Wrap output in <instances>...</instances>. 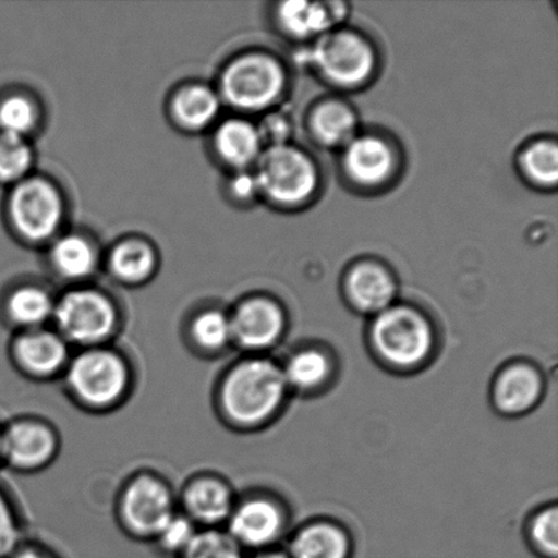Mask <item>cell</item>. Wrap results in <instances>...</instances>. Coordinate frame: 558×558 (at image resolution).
Wrapping results in <instances>:
<instances>
[{"instance_id":"cell-27","label":"cell","mask_w":558,"mask_h":558,"mask_svg":"<svg viewBox=\"0 0 558 558\" xmlns=\"http://www.w3.org/2000/svg\"><path fill=\"white\" fill-rule=\"evenodd\" d=\"M32 150L22 136L0 133V182L20 180L29 171Z\"/></svg>"},{"instance_id":"cell-10","label":"cell","mask_w":558,"mask_h":558,"mask_svg":"<svg viewBox=\"0 0 558 558\" xmlns=\"http://www.w3.org/2000/svg\"><path fill=\"white\" fill-rule=\"evenodd\" d=\"M283 526L284 513L275 501L253 499L245 501L231 513L229 537L239 546L266 548L276 543Z\"/></svg>"},{"instance_id":"cell-4","label":"cell","mask_w":558,"mask_h":558,"mask_svg":"<svg viewBox=\"0 0 558 558\" xmlns=\"http://www.w3.org/2000/svg\"><path fill=\"white\" fill-rule=\"evenodd\" d=\"M283 87V73L275 60L248 54L233 62L222 76V93L233 107L258 111L270 106Z\"/></svg>"},{"instance_id":"cell-20","label":"cell","mask_w":558,"mask_h":558,"mask_svg":"<svg viewBox=\"0 0 558 558\" xmlns=\"http://www.w3.org/2000/svg\"><path fill=\"white\" fill-rule=\"evenodd\" d=\"M185 507L196 521L215 524L232 513L231 492L216 480H199L185 492Z\"/></svg>"},{"instance_id":"cell-17","label":"cell","mask_w":558,"mask_h":558,"mask_svg":"<svg viewBox=\"0 0 558 558\" xmlns=\"http://www.w3.org/2000/svg\"><path fill=\"white\" fill-rule=\"evenodd\" d=\"M15 355L26 371L48 375L64 364L68 349L57 333L32 331L16 341Z\"/></svg>"},{"instance_id":"cell-35","label":"cell","mask_w":558,"mask_h":558,"mask_svg":"<svg viewBox=\"0 0 558 558\" xmlns=\"http://www.w3.org/2000/svg\"><path fill=\"white\" fill-rule=\"evenodd\" d=\"M258 133L262 144L267 142L270 145L269 147L283 145V141L288 136V124L278 117L267 118Z\"/></svg>"},{"instance_id":"cell-3","label":"cell","mask_w":558,"mask_h":558,"mask_svg":"<svg viewBox=\"0 0 558 558\" xmlns=\"http://www.w3.org/2000/svg\"><path fill=\"white\" fill-rule=\"evenodd\" d=\"M259 191L279 204L294 205L316 187V172L303 153L287 145L267 147L258 157L255 173Z\"/></svg>"},{"instance_id":"cell-6","label":"cell","mask_w":558,"mask_h":558,"mask_svg":"<svg viewBox=\"0 0 558 558\" xmlns=\"http://www.w3.org/2000/svg\"><path fill=\"white\" fill-rule=\"evenodd\" d=\"M53 315L65 338L85 344L106 339L117 320L112 304L93 290H76L65 294L54 305Z\"/></svg>"},{"instance_id":"cell-34","label":"cell","mask_w":558,"mask_h":558,"mask_svg":"<svg viewBox=\"0 0 558 558\" xmlns=\"http://www.w3.org/2000/svg\"><path fill=\"white\" fill-rule=\"evenodd\" d=\"M19 543V526L13 511L0 492V558H11Z\"/></svg>"},{"instance_id":"cell-21","label":"cell","mask_w":558,"mask_h":558,"mask_svg":"<svg viewBox=\"0 0 558 558\" xmlns=\"http://www.w3.org/2000/svg\"><path fill=\"white\" fill-rule=\"evenodd\" d=\"M173 111L180 123L189 129H202L210 124L220 111L215 92L205 86H191L179 93Z\"/></svg>"},{"instance_id":"cell-16","label":"cell","mask_w":558,"mask_h":558,"mask_svg":"<svg viewBox=\"0 0 558 558\" xmlns=\"http://www.w3.org/2000/svg\"><path fill=\"white\" fill-rule=\"evenodd\" d=\"M344 167L355 182L381 183L391 172V151L380 140L372 138V136L353 140L344 155Z\"/></svg>"},{"instance_id":"cell-30","label":"cell","mask_w":558,"mask_h":558,"mask_svg":"<svg viewBox=\"0 0 558 558\" xmlns=\"http://www.w3.org/2000/svg\"><path fill=\"white\" fill-rule=\"evenodd\" d=\"M196 342L206 349H221L232 339L231 317L222 312H205L193 326Z\"/></svg>"},{"instance_id":"cell-28","label":"cell","mask_w":558,"mask_h":558,"mask_svg":"<svg viewBox=\"0 0 558 558\" xmlns=\"http://www.w3.org/2000/svg\"><path fill=\"white\" fill-rule=\"evenodd\" d=\"M530 543L539 556L557 558L558 555V512L556 507H546L535 513L529 529Z\"/></svg>"},{"instance_id":"cell-26","label":"cell","mask_w":558,"mask_h":558,"mask_svg":"<svg viewBox=\"0 0 558 558\" xmlns=\"http://www.w3.org/2000/svg\"><path fill=\"white\" fill-rule=\"evenodd\" d=\"M155 254L141 242H125L113 251L111 266L114 275L128 282H140L155 269Z\"/></svg>"},{"instance_id":"cell-15","label":"cell","mask_w":558,"mask_h":558,"mask_svg":"<svg viewBox=\"0 0 558 558\" xmlns=\"http://www.w3.org/2000/svg\"><path fill=\"white\" fill-rule=\"evenodd\" d=\"M348 293L355 308L377 315L391 306L396 284L380 267L361 265L348 279Z\"/></svg>"},{"instance_id":"cell-13","label":"cell","mask_w":558,"mask_h":558,"mask_svg":"<svg viewBox=\"0 0 558 558\" xmlns=\"http://www.w3.org/2000/svg\"><path fill=\"white\" fill-rule=\"evenodd\" d=\"M54 451V437L46 426L16 423L2 432V458L15 468L41 466Z\"/></svg>"},{"instance_id":"cell-29","label":"cell","mask_w":558,"mask_h":558,"mask_svg":"<svg viewBox=\"0 0 558 558\" xmlns=\"http://www.w3.org/2000/svg\"><path fill=\"white\" fill-rule=\"evenodd\" d=\"M36 124V109L26 98L14 96L0 102V133L22 136Z\"/></svg>"},{"instance_id":"cell-24","label":"cell","mask_w":558,"mask_h":558,"mask_svg":"<svg viewBox=\"0 0 558 558\" xmlns=\"http://www.w3.org/2000/svg\"><path fill=\"white\" fill-rule=\"evenodd\" d=\"M314 130L323 144L330 146L350 144L355 131V119L353 113L341 104H326L315 113Z\"/></svg>"},{"instance_id":"cell-12","label":"cell","mask_w":558,"mask_h":558,"mask_svg":"<svg viewBox=\"0 0 558 558\" xmlns=\"http://www.w3.org/2000/svg\"><path fill=\"white\" fill-rule=\"evenodd\" d=\"M543 392L544 380L537 369L526 364H513L497 376L494 401L502 414L519 415L530 412Z\"/></svg>"},{"instance_id":"cell-9","label":"cell","mask_w":558,"mask_h":558,"mask_svg":"<svg viewBox=\"0 0 558 558\" xmlns=\"http://www.w3.org/2000/svg\"><path fill=\"white\" fill-rule=\"evenodd\" d=\"M125 522L141 535H158L173 517L171 495L157 480H135L122 501Z\"/></svg>"},{"instance_id":"cell-14","label":"cell","mask_w":558,"mask_h":558,"mask_svg":"<svg viewBox=\"0 0 558 558\" xmlns=\"http://www.w3.org/2000/svg\"><path fill=\"white\" fill-rule=\"evenodd\" d=\"M288 555L290 558H350L352 543L338 524L314 522L294 535Z\"/></svg>"},{"instance_id":"cell-25","label":"cell","mask_w":558,"mask_h":558,"mask_svg":"<svg viewBox=\"0 0 558 558\" xmlns=\"http://www.w3.org/2000/svg\"><path fill=\"white\" fill-rule=\"evenodd\" d=\"M278 16L284 29L299 37L325 32L331 24L327 11L320 4L298 2V0L282 3Z\"/></svg>"},{"instance_id":"cell-1","label":"cell","mask_w":558,"mask_h":558,"mask_svg":"<svg viewBox=\"0 0 558 558\" xmlns=\"http://www.w3.org/2000/svg\"><path fill=\"white\" fill-rule=\"evenodd\" d=\"M288 388L281 366L267 359L247 360L223 383V409L239 424L259 425L278 412Z\"/></svg>"},{"instance_id":"cell-19","label":"cell","mask_w":558,"mask_h":558,"mask_svg":"<svg viewBox=\"0 0 558 558\" xmlns=\"http://www.w3.org/2000/svg\"><path fill=\"white\" fill-rule=\"evenodd\" d=\"M216 146L223 160L243 168L258 160L262 141L254 125L243 120H229L217 131Z\"/></svg>"},{"instance_id":"cell-5","label":"cell","mask_w":558,"mask_h":558,"mask_svg":"<svg viewBox=\"0 0 558 558\" xmlns=\"http://www.w3.org/2000/svg\"><path fill=\"white\" fill-rule=\"evenodd\" d=\"M63 204L52 184L26 180L10 198V217L21 236L32 242L51 238L62 221Z\"/></svg>"},{"instance_id":"cell-18","label":"cell","mask_w":558,"mask_h":558,"mask_svg":"<svg viewBox=\"0 0 558 558\" xmlns=\"http://www.w3.org/2000/svg\"><path fill=\"white\" fill-rule=\"evenodd\" d=\"M283 377L290 388L299 392H312L325 386L332 374L330 357L323 350L301 349L287 361Z\"/></svg>"},{"instance_id":"cell-2","label":"cell","mask_w":558,"mask_h":558,"mask_svg":"<svg viewBox=\"0 0 558 558\" xmlns=\"http://www.w3.org/2000/svg\"><path fill=\"white\" fill-rule=\"evenodd\" d=\"M371 342L377 357L397 371L418 368L435 349L434 328L409 306H388L375 317Z\"/></svg>"},{"instance_id":"cell-38","label":"cell","mask_w":558,"mask_h":558,"mask_svg":"<svg viewBox=\"0 0 558 558\" xmlns=\"http://www.w3.org/2000/svg\"><path fill=\"white\" fill-rule=\"evenodd\" d=\"M11 558H46L40 554H37V551L33 550H25L21 551V554L13 555Z\"/></svg>"},{"instance_id":"cell-8","label":"cell","mask_w":558,"mask_h":558,"mask_svg":"<svg viewBox=\"0 0 558 558\" xmlns=\"http://www.w3.org/2000/svg\"><path fill=\"white\" fill-rule=\"evenodd\" d=\"M311 59L328 78L347 86L361 84L374 70L371 48L352 33L322 37Z\"/></svg>"},{"instance_id":"cell-11","label":"cell","mask_w":558,"mask_h":558,"mask_svg":"<svg viewBox=\"0 0 558 558\" xmlns=\"http://www.w3.org/2000/svg\"><path fill=\"white\" fill-rule=\"evenodd\" d=\"M232 339L240 347L264 350L281 338L284 328L282 311L269 300L256 299L240 305L231 317Z\"/></svg>"},{"instance_id":"cell-23","label":"cell","mask_w":558,"mask_h":558,"mask_svg":"<svg viewBox=\"0 0 558 558\" xmlns=\"http://www.w3.org/2000/svg\"><path fill=\"white\" fill-rule=\"evenodd\" d=\"M54 305L47 292L37 288H21L10 295L8 312L16 325L37 327L53 314Z\"/></svg>"},{"instance_id":"cell-36","label":"cell","mask_w":558,"mask_h":558,"mask_svg":"<svg viewBox=\"0 0 558 558\" xmlns=\"http://www.w3.org/2000/svg\"><path fill=\"white\" fill-rule=\"evenodd\" d=\"M232 191L240 199L253 198L259 191L258 180H256L255 174L247 172L239 173L238 177L233 179Z\"/></svg>"},{"instance_id":"cell-39","label":"cell","mask_w":558,"mask_h":558,"mask_svg":"<svg viewBox=\"0 0 558 558\" xmlns=\"http://www.w3.org/2000/svg\"><path fill=\"white\" fill-rule=\"evenodd\" d=\"M0 459H2V430H0Z\"/></svg>"},{"instance_id":"cell-37","label":"cell","mask_w":558,"mask_h":558,"mask_svg":"<svg viewBox=\"0 0 558 558\" xmlns=\"http://www.w3.org/2000/svg\"><path fill=\"white\" fill-rule=\"evenodd\" d=\"M254 558H290V556L288 554H284V551L269 550L262 551V554L255 556Z\"/></svg>"},{"instance_id":"cell-32","label":"cell","mask_w":558,"mask_h":558,"mask_svg":"<svg viewBox=\"0 0 558 558\" xmlns=\"http://www.w3.org/2000/svg\"><path fill=\"white\" fill-rule=\"evenodd\" d=\"M183 558H243V555L229 535L205 532L195 534L183 550Z\"/></svg>"},{"instance_id":"cell-33","label":"cell","mask_w":558,"mask_h":558,"mask_svg":"<svg viewBox=\"0 0 558 558\" xmlns=\"http://www.w3.org/2000/svg\"><path fill=\"white\" fill-rule=\"evenodd\" d=\"M163 549L182 551L195 537L193 524L183 517H172L157 535Z\"/></svg>"},{"instance_id":"cell-22","label":"cell","mask_w":558,"mask_h":558,"mask_svg":"<svg viewBox=\"0 0 558 558\" xmlns=\"http://www.w3.org/2000/svg\"><path fill=\"white\" fill-rule=\"evenodd\" d=\"M52 262L60 275L78 279L89 276L96 265L95 251L85 239H60L52 250Z\"/></svg>"},{"instance_id":"cell-7","label":"cell","mask_w":558,"mask_h":558,"mask_svg":"<svg viewBox=\"0 0 558 558\" xmlns=\"http://www.w3.org/2000/svg\"><path fill=\"white\" fill-rule=\"evenodd\" d=\"M69 385L82 401L106 407L122 396L128 385V371L118 355L90 350L70 365Z\"/></svg>"},{"instance_id":"cell-31","label":"cell","mask_w":558,"mask_h":558,"mask_svg":"<svg viewBox=\"0 0 558 558\" xmlns=\"http://www.w3.org/2000/svg\"><path fill=\"white\" fill-rule=\"evenodd\" d=\"M524 169L530 178L543 185H554L558 179L557 147L549 142L530 147L524 155Z\"/></svg>"}]
</instances>
